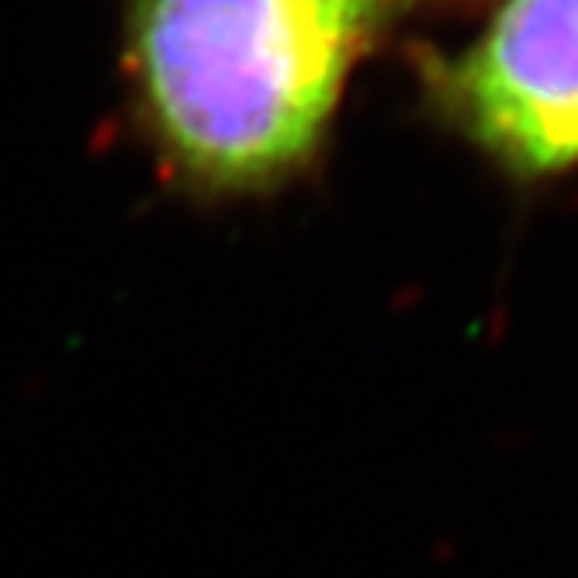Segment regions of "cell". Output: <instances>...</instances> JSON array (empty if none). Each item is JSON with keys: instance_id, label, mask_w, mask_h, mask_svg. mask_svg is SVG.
Masks as SVG:
<instances>
[{"instance_id": "6da1fadb", "label": "cell", "mask_w": 578, "mask_h": 578, "mask_svg": "<svg viewBox=\"0 0 578 578\" xmlns=\"http://www.w3.org/2000/svg\"><path fill=\"white\" fill-rule=\"evenodd\" d=\"M416 0H122L125 108L163 184L270 198L322 160L343 94Z\"/></svg>"}, {"instance_id": "7a4b0ae2", "label": "cell", "mask_w": 578, "mask_h": 578, "mask_svg": "<svg viewBox=\"0 0 578 578\" xmlns=\"http://www.w3.org/2000/svg\"><path fill=\"white\" fill-rule=\"evenodd\" d=\"M437 122L516 184L578 167V0H495L461 49L426 56Z\"/></svg>"}]
</instances>
